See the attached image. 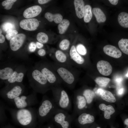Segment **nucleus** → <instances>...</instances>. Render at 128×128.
<instances>
[{
    "label": "nucleus",
    "mask_w": 128,
    "mask_h": 128,
    "mask_svg": "<svg viewBox=\"0 0 128 128\" xmlns=\"http://www.w3.org/2000/svg\"><path fill=\"white\" fill-rule=\"evenodd\" d=\"M76 13L77 16L79 18L84 17L85 10L84 2L82 0H75L74 1Z\"/></svg>",
    "instance_id": "6ab92c4d"
},
{
    "label": "nucleus",
    "mask_w": 128,
    "mask_h": 128,
    "mask_svg": "<svg viewBox=\"0 0 128 128\" xmlns=\"http://www.w3.org/2000/svg\"><path fill=\"white\" fill-rule=\"evenodd\" d=\"M0 35L2 34L1 33H2V31L1 29H0Z\"/></svg>",
    "instance_id": "8fccbe9b"
},
{
    "label": "nucleus",
    "mask_w": 128,
    "mask_h": 128,
    "mask_svg": "<svg viewBox=\"0 0 128 128\" xmlns=\"http://www.w3.org/2000/svg\"><path fill=\"white\" fill-rule=\"evenodd\" d=\"M118 0H109V1L112 4L115 5L118 3Z\"/></svg>",
    "instance_id": "de8ad7c7"
},
{
    "label": "nucleus",
    "mask_w": 128,
    "mask_h": 128,
    "mask_svg": "<svg viewBox=\"0 0 128 128\" xmlns=\"http://www.w3.org/2000/svg\"><path fill=\"white\" fill-rule=\"evenodd\" d=\"M70 66L56 63L52 67L56 72L62 82L69 88L73 89L75 87L77 80V74Z\"/></svg>",
    "instance_id": "f03ea898"
},
{
    "label": "nucleus",
    "mask_w": 128,
    "mask_h": 128,
    "mask_svg": "<svg viewBox=\"0 0 128 128\" xmlns=\"http://www.w3.org/2000/svg\"><path fill=\"white\" fill-rule=\"evenodd\" d=\"M70 24L69 21L66 19H64L59 23L58 26L59 33L62 34L64 33Z\"/></svg>",
    "instance_id": "c85d7f7f"
},
{
    "label": "nucleus",
    "mask_w": 128,
    "mask_h": 128,
    "mask_svg": "<svg viewBox=\"0 0 128 128\" xmlns=\"http://www.w3.org/2000/svg\"><path fill=\"white\" fill-rule=\"evenodd\" d=\"M82 95L85 98L87 104H89L92 101L95 96L94 92L90 89H86L82 93Z\"/></svg>",
    "instance_id": "a878e982"
},
{
    "label": "nucleus",
    "mask_w": 128,
    "mask_h": 128,
    "mask_svg": "<svg viewBox=\"0 0 128 128\" xmlns=\"http://www.w3.org/2000/svg\"><path fill=\"white\" fill-rule=\"evenodd\" d=\"M126 76L128 77V72L127 73L126 75Z\"/></svg>",
    "instance_id": "3c124183"
},
{
    "label": "nucleus",
    "mask_w": 128,
    "mask_h": 128,
    "mask_svg": "<svg viewBox=\"0 0 128 128\" xmlns=\"http://www.w3.org/2000/svg\"><path fill=\"white\" fill-rule=\"evenodd\" d=\"M6 106L3 103L0 101V120H4L7 118L5 113V110H6Z\"/></svg>",
    "instance_id": "c9c22d12"
},
{
    "label": "nucleus",
    "mask_w": 128,
    "mask_h": 128,
    "mask_svg": "<svg viewBox=\"0 0 128 128\" xmlns=\"http://www.w3.org/2000/svg\"><path fill=\"white\" fill-rule=\"evenodd\" d=\"M122 80V78L120 77H117L115 78L114 81L117 85L118 87H120Z\"/></svg>",
    "instance_id": "ea45409f"
},
{
    "label": "nucleus",
    "mask_w": 128,
    "mask_h": 128,
    "mask_svg": "<svg viewBox=\"0 0 128 128\" xmlns=\"http://www.w3.org/2000/svg\"><path fill=\"white\" fill-rule=\"evenodd\" d=\"M32 76L29 82L34 91L44 94L51 89V87L46 78L40 69L34 70L32 73Z\"/></svg>",
    "instance_id": "20e7f679"
},
{
    "label": "nucleus",
    "mask_w": 128,
    "mask_h": 128,
    "mask_svg": "<svg viewBox=\"0 0 128 128\" xmlns=\"http://www.w3.org/2000/svg\"><path fill=\"white\" fill-rule=\"evenodd\" d=\"M16 0H6L3 1L2 5L5 7L4 8L7 10H9L12 7L14 3L16 2Z\"/></svg>",
    "instance_id": "f704fd0d"
},
{
    "label": "nucleus",
    "mask_w": 128,
    "mask_h": 128,
    "mask_svg": "<svg viewBox=\"0 0 128 128\" xmlns=\"http://www.w3.org/2000/svg\"><path fill=\"white\" fill-rule=\"evenodd\" d=\"M12 118L20 125L26 126L35 122L37 119V110L29 107L22 109H14L7 107Z\"/></svg>",
    "instance_id": "f257e3e1"
},
{
    "label": "nucleus",
    "mask_w": 128,
    "mask_h": 128,
    "mask_svg": "<svg viewBox=\"0 0 128 128\" xmlns=\"http://www.w3.org/2000/svg\"><path fill=\"white\" fill-rule=\"evenodd\" d=\"M26 38L24 34L20 33L17 34L10 41V46L13 51L18 50L22 46Z\"/></svg>",
    "instance_id": "ddd939ff"
},
{
    "label": "nucleus",
    "mask_w": 128,
    "mask_h": 128,
    "mask_svg": "<svg viewBox=\"0 0 128 128\" xmlns=\"http://www.w3.org/2000/svg\"><path fill=\"white\" fill-rule=\"evenodd\" d=\"M103 51L107 55L113 57L118 58L120 57L122 53L117 47L111 45H107L103 48Z\"/></svg>",
    "instance_id": "dca6fc26"
},
{
    "label": "nucleus",
    "mask_w": 128,
    "mask_h": 128,
    "mask_svg": "<svg viewBox=\"0 0 128 128\" xmlns=\"http://www.w3.org/2000/svg\"><path fill=\"white\" fill-rule=\"evenodd\" d=\"M124 123L127 126L128 128V118L125 119L124 121Z\"/></svg>",
    "instance_id": "09e8293b"
},
{
    "label": "nucleus",
    "mask_w": 128,
    "mask_h": 128,
    "mask_svg": "<svg viewBox=\"0 0 128 128\" xmlns=\"http://www.w3.org/2000/svg\"><path fill=\"white\" fill-rule=\"evenodd\" d=\"M37 39L39 42L42 44L46 43L48 40L47 35L43 32H40L37 34Z\"/></svg>",
    "instance_id": "2f4dec72"
},
{
    "label": "nucleus",
    "mask_w": 128,
    "mask_h": 128,
    "mask_svg": "<svg viewBox=\"0 0 128 128\" xmlns=\"http://www.w3.org/2000/svg\"><path fill=\"white\" fill-rule=\"evenodd\" d=\"M24 76V73L23 72L14 71L10 77L6 81V85L21 83L23 80Z\"/></svg>",
    "instance_id": "aec40b11"
},
{
    "label": "nucleus",
    "mask_w": 128,
    "mask_h": 128,
    "mask_svg": "<svg viewBox=\"0 0 128 128\" xmlns=\"http://www.w3.org/2000/svg\"><path fill=\"white\" fill-rule=\"evenodd\" d=\"M38 54L40 56H43L45 55L46 54L45 50L44 49H41L38 51Z\"/></svg>",
    "instance_id": "a19ab883"
},
{
    "label": "nucleus",
    "mask_w": 128,
    "mask_h": 128,
    "mask_svg": "<svg viewBox=\"0 0 128 128\" xmlns=\"http://www.w3.org/2000/svg\"><path fill=\"white\" fill-rule=\"evenodd\" d=\"M91 8L90 5H87L85 6L84 20L86 23L89 22L92 17Z\"/></svg>",
    "instance_id": "cd10ccee"
},
{
    "label": "nucleus",
    "mask_w": 128,
    "mask_h": 128,
    "mask_svg": "<svg viewBox=\"0 0 128 128\" xmlns=\"http://www.w3.org/2000/svg\"><path fill=\"white\" fill-rule=\"evenodd\" d=\"M70 44L69 41L68 39H65L63 40L60 42L59 46L61 50H65L69 48Z\"/></svg>",
    "instance_id": "72a5a7b5"
},
{
    "label": "nucleus",
    "mask_w": 128,
    "mask_h": 128,
    "mask_svg": "<svg viewBox=\"0 0 128 128\" xmlns=\"http://www.w3.org/2000/svg\"><path fill=\"white\" fill-rule=\"evenodd\" d=\"M55 57L54 58L57 63L70 66L71 65L69 57L60 50H58L56 51Z\"/></svg>",
    "instance_id": "f3484780"
},
{
    "label": "nucleus",
    "mask_w": 128,
    "mask_h": 128,
    "mask_svg": "<svg viewBox=\"0 0 128 128\" xmlns=\"http://www.w3.org/2000/svg\"><path fill=\"white\" fill-rule=\"evenodd\" d=\"M119 48L124 53L128 55V39L122 38L118 42Z\"/></svg>",
    "instance_id": "c756f323"
},
{
    "label": "nucleus",
    "mask_w": 128,
    "mask_h": 128,
    "mask_svg": "<svg viewBox=\"0 0 128 128\" xmlns=\"http://www.w3.org/2000/svg\"><path fill=\"white\" fill-rule=\"evenodd\" d=\"M50 1L49 0H38V1L39 4H43L47 3Z\"/></svg>",
    "instance_id": "a18cd8bd"
},
{
    "label": "nucleus",
    "mask_w": 128,
    "mask_h": 128,
    "mask_svg": "<svg viewBox=\"0 0 128 128\" xmlns=\"http://www.w3.org/2000/svg\"><path fill=\"white\" fill-rule=\"evenodd\" d=\"M75 48L77 53L82 56L85 55L87 54V51L85 47L82 44H77Z\"/></svg>",
    "instance_id": "473e14b6"
},
{
    "label": "nucleus",
    "mask_w": 128,
    "mask_h": 128,
    "mask_svg": "<svg viewBox=\"0 0 128 128\" xmlns=\"http://www.w3.org/2000/svg\"><path fill=\"white\" fill-rule=\"evenodd\" d=\"M45 17L50 22L54 21L56 23H59L63 20V17L60 14H53L47 12L45 14Z\"/></svg>",
    "instance_id": "5701e85b"
},
{
    "label": "nucleus",
    "mask_w": 128,
    "mask_h": 128,
    "mask_svg": "<svg viewBox=\"0 0 128 128\" xmlns=\"http://www.w3.org/2000/svg\"><path fill=\"white\" fill-rule=\"evenodd\" d=\"M39 23L38 20L35 18H27L21 20L19 25L22 29L29 31L36 30L39 26Z\"/></svg>",
    "instance_id": "f8f14e48"
},
{
    "label": "nucleus",
    "mask_w": 128,
    "mask_h": 128,
    "mask_svg": "<svg viewBox=\"0 0 128 128\" xmlns=\"http://www.w3.org/2000/svg\"><path fill=\"white\" fill-rule=\"evenodd\" d=\"M99 108L101 110L104 111V117L106 119H110V115L115 112L114 108L111 105H106L104 104H101L99 105Z\"/></svg>",
    "instance_id": "412c9836"
},
{
    "label": "nucleus",
    "mask_w": 128,
    "mask_h": 128,
    "mask_svg": "<svg viewBox=\"0 0 128 128\" xmlns=\"http://www.w3.org/2000/svg\"><path fill=\"white\" fill-rule=\"evenodd\" d=\"M24 89V86L21 83L8 84L1 90L0 95L5 100L11 102L22 95Z\"/></svg>",
    "instance_id": "423d86ee"
},
{
    "label": "nucleus",
    "mask_w": 128,
    "mask_h": 128,
    "mask_svg": "<svg viewBox=\"0 0 128 128\" xmlns=\"http://www.w3.org/2000/svg\"><path fill=\"white\" fill-rule=\"evenodd\" d=\"M58 108L53 98L44 95L37 110V119L42 122L51 119Z\"/></svg>",
    "instance_id": "7ed1b4c3"
},
{
    "label": "nucleus",
    "mask_w": 128,
    "mask_h": 128,
    "mask_svg": "<svg viewBox=\"0 0 128 128\" xmlns=\"http://www.w3.org/2000/svg\"><path fill=\"white\" fill-rule=\"evenodd\" d=\"M37 93L34 91L29 95L27 96L22 95L15 98L11 102L17 109L31 107L38 103Z\"/></svg>",
    "instance_id": "0eeeda50"
},
{
    "label": "nucleus",
    "mask_w": 128,
    "mask_h": 128,
    "mask_svg": "<svg viewBox=\"0 0 128 128\" xmlns=\"http://www.w3.org/2000/svg\"><path fill=\"white\" fill-rule=\"evenodd\" d=\"M53 99L58 108L67 111L71 108V101L67 92L60 86L51 87Z\"/></svg>",
    "instance_id": "39448f33"
},
{
    "label": "nucleus",
    "mask_w": 128,
    "mask_h": 128,
    "mask_svg": "<svg viewBox=\"0 0 128 128\" xmlns=\"http://www.w3.org/2000/svg\"><path fill=\"white\" fill-rule=\"evenodd\" d=\"M92 11L98 23H103L105 21L106 19L105 16L100 9L94 8L93 9Z\"/></svg>",
    "instance_id": "b1692460"
},
{
    "label": "nucleus",
    "mask_w": 128,
    "mask_h": 128,
    "mask_svg": "<svg viewBox=\"0 0 128 128\" xmlns=\"http://www.w3.org/2000/svg\"><path fill=\"white\" fill-rule=\"evenodd\" d=\"M120 87H118L117 90V93L119 96L122 95L123 94L124 91V88Z\"/></svg>",
    "instance_id": "79ce46f5"
},
{
    "label": "nucleus",
    "mask_w": 128,
    "mask_h": 128,
    "mask_svg": "<svg viewBox=\"0 0 128 128\" xmlns=\"http://www.w3.org/2000/svg\"><path fill=\"white\" fill-rule=\"evenodd\" d=\"M41 10V8L39 6H33L27 8L24 11L23 16L27 18H34L39 15Z\"/></svg>",
    "instance_id": "2eb2a0df"
},
{
    "label": "nucleus",
    "mask_w": 128,
    "mask_h": 128,
    "mask_svg": "<svg viewBox=\"0 0 128 128\" xmlns=\"http://www.w3.org/2000/svg\"><path fill=\"white\" fill-rule=\"evenodd\" d=\"M118 22L122 27L128 28V13L125 12L120 13L118 18Z\"/></svg>",
    "instance_id": "393cba45"
},
{
    "label": "nucleus",
    "mask_w": 128,
    "mask_h": 128,
    "mask_svg": "<svg viewBox=\"0 0 128 128\" xmlns=\"http://www.w3.org/2000/svg\"><path fill=\"white\" fill-rule=\"evenodd\" d=\"M96 128H101L99 127H97Z\"/></svg>",
    "instance_id": "603ef678"
},
{
    "label": "nucleus",
    "mask_w": 128,
    "mask_h": 128,
    "mask_svg": "<svg viewBox=\"0 0 128 128\" xmlns=\"http://www.w3.org/2000/svg\"><path fill=\"white\" fill-rule=\"evenodd\" d=\"M69 58L71 64L77 66L83 64L85 62L84 58L77 53L74 45L72 46L70 48Z\"/></svg>",
    "instance_id": "9b49d317"
},
{
    "label": "nucleus",
    "mask_w": 128,
    "mask_h": 128,
    "mask_svg": "<svg viewBox=\"0 0 128 128\" xmlns=\"http://www.w3.org/2000/svg\"><path fill=\"white\" fill-rule=\"evenodd\" d=\"M77 118L78 123L82 125L91 123L95 120L93 115L85 112L80 113L78 114Z\"/></svg>",
    "instance_id": "a211bd4d"
},
{
    "label": "nucleus",
    "mask_w": 128,
    "mask_h": 128,
    "mask_svg": "<svg viewBox=\"0 0 128 128\" xmlns=\"http://www.w3.org/2000/svg\"><path fill=\"white\" fill-rule=\"evenodd\" d=\"M37 47L39 49H41L43 46V44L39 42H37L36 43Z\"/></svg>",
    "instance_id": "c03bdc74"
},
{
    "label": "nucleus",
    "mask_w": 128,
    "mask_h": 128,
    "mask_svg": "<svg viewBox=\"0 0 128 128\" xmlns=\"http://www.w3.org/2000/svg\"><path fill=\"white\" fill-rule=\"evenodd\" d=\"M110 81V79L108 78L99 77L95 80L96 82L99 86L102 87H105Z\"/></svg>",
    "instance_id": "7c9ffc66"
},
{
    "label": "nucleus",
    "mask_w": 128,
    "mask_h": 128,
    "mask_svg": "<svg viewBox=\"0 0 128 128\" xmlns=\"http://www.w3.org/2000/svg\"><path fill=\"white\" fill-rule=\"evenodd\" d=\"M97 68L101 74L105 76L110 75L112 73V67L108 62L103 60L99 61L97 63Z\"/></svg>",
    "instance_id": "4468645a"
},
{
    "label": "nucleus",
    "mask_w": 128,
    "mask_h": 128,
    "mask_svg": "<svg viewBox=\"0 0 128 128\" xmlns=\"http://www.w3.org/2000/svg\"><path fill=\"white\" fill-rule=\"evenodd\" d=\"M5 37L4 35L2 34L0 35V43H3L5 41Z\"/></svg>",
    "instance_id": "49530a36"
},
{
    "label": "nucleus",
    "mask_w": 128,
    "mask_h": 128,
    "mask_svg": "<svg viewBox=\"0 0 128 128\" xmlns=\"http://www.w3.org/2000/svg\"><path fill=\"white\" fill-rule=\"evenodd\" d=\"M101 96L102 99L109 102L114 103L116 101L115 97L112 93L107 90H104Z\"/></svg>",
    "instance_id": "bb28decb"
},
{
    "label": "nucleus",
    "mask_w": 128,
    "mask_h": 128,
    "mask_svg": "<svg viewBox=\"0 0 128 128\" xmlns=\"http://www.w3.org/2000/svg\"><path fill=\"white\" fill-rule=\"evenodd\" d=\"M74 116L77 115L81 113V111L86 107L87 104L84 96L78 90L74 93Z\"/></svg>",
    "instance_id": "9d476101"
},
{
    "label": "nucleus",
    "mask_w": 128,
    "mask_h": 128,
    "mask_svg": "<svg viewBox=\"0 0 128 128\" xmlns=\"http://www.w3.org/2000/svg\"><path fill=\"white\" fill-rule=\"evenodd\" d=\"M15 27L14 24L9 22H6L2 26V28L5 31L10 30H13Z\"/></svg>",
    "instance_id": "4c0bfd02"
},
{
    "label": "nucleus",
    "mask_w": 128,
    "mask_h": 128,
    "mask_svg": "<svg viewBox=\"0 0 128 128\" xmlns=\"http://www.w3.org/2000/svg\"><path fill=\"white\" fill-rule=\"evenodd\" d=\"M104 90L101 88H98L96 90V92L98 95L101 96L103 93Z\"/></svg>",
    "instance_id": "37998d69"
},
{
    "label": "nucleus",
    "mask_w": 128,
    "mask_h": 128,
    "mask_svg": "<svg viewBox=\"0 0 128 128\" xmlns=\"http://www.w3.org/2000/svg\"><path fill=\"white\" fill-rule=\"evenodd\" d=\"M36 48V44L34 42H31L29 44L28 49L30 52H32L35 51Z\"/></svg>",
    "instance_id": "58836bf2"
},
{
    "label": "nucleus",
    "mask_w": 128,
    "mask_h": 128,
    "mask_svg": "<svg viewBox=\"0 0 128 128\" xmlns=\"http://www.w3.org/2000/svg\"><path fill=\"white\" fill-rule=\"evenodd\" d=\"M40 70L45 76L51 87L60 86L62 82L52 67L43 65Z\"/></svg>",
    "instance_id": "1a4fd4ad"
},
{
    "label": "nucleus",
    "mask_w": 128,
    "mask_h": 128,
    "mask_svg": "<svg viewBox=\"0 0 128 128\" xmlns=\"http://www.w3.org/2000/svg\"><path fill=\"white\" fill-rule=\"evenodd\" d=\"M18 31L14 30H10L6 32L5 37L8 40H10L18 34Z\"/></svg>",
    "instance_id": "e433bc0d"
},
{
    "label": "nucleus",
    "mask_w": 128,
    "mask_h": 128,
    "mask_svg": "<svg viewBox=\"0 0 128 128\" xmlns=\"http://www.w3.org/2000/svg\"><path fill=\"white\" fill-rule=\"evenodd\" d=\"M68 112L58 108L51 119L60 125L62 128H69L70 121L73 118V116L69 114Z\"/></svg>",
    "instance_id": "6e6552de"
},
{
    "label": "nucleus",
    "mask_w": 128,
    "mask_h": 128,
    "mask_svg": "<svg viewBox=\"0 0 128 128\" xmlns=\"http://www.w3.org/2000/svg\"><path fill=\"white\" fill-rule=\"evenodd\" d=\"M14 71L10 67H5L0 70V78L2 80H7L11 76Z\"/></svg>",
    "instance_id": "4be33fe9"
}]
</instances>
